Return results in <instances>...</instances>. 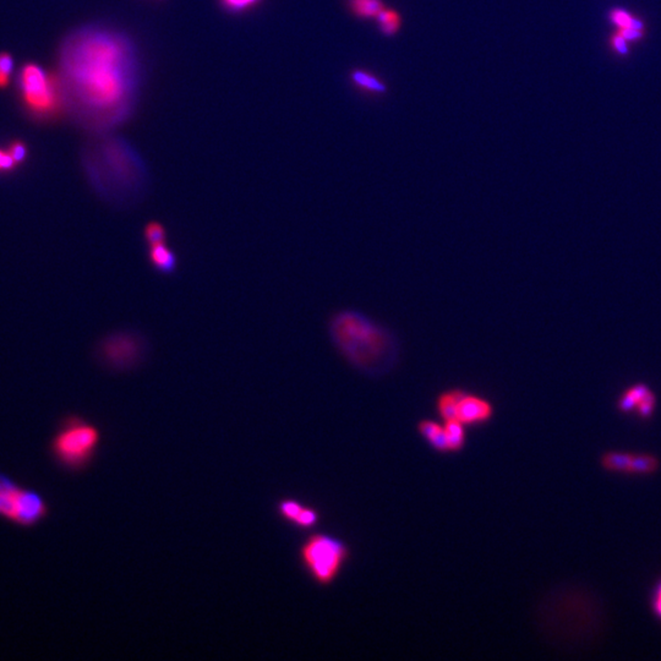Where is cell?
I'll list each match as a JSON object with an SVG mask.
<instances>
[{"label": "cell", "mask_w": 661, "mask_h": 661, "mask_svg": "<svg viewBox=\"0 0 661 661\" xmlns=\"http://www.w3.org/2000/svg\"><path fill=\"white\" fill-rule=\"evenodd\" d=\"M63 78L92 125L122 124L135 101L139 71L127 37L105 28L75 33L62 52Z\"/></svg>", "instance_id": "obj_1"}, {"label": "cell", "mask_w": 661, "mask_h": 661, "mask_svg": "<svg viewBox=\"0 0 661 661\" xmlns=\"http://www.w3.org/2000/svg\"><path fill=\"white\" fill-rule=\"evenodd\" d=\"M327 333L338 354L364 376L380 379L398 366L402 353L398 336L359 309L334 311Z\"/></svg>", "instance_id": "obj_2"}, {"label": "cell", "mask_w": 661, "mask_h": 661, "mask_svg": "<svg viewBox=\"0 0 661 661\" xmlns=\"http://www.w3.org/2000/svg\"><path fill=\"white\" fill-rule=\"evenodd\" d=\"M351 555V546L343 539L324 532L309 535L299 549L300 564L321 587L337 581Z\"/></svg>", "instance_id": "obj_3"}, {"label": "cell", "mask_w": 661, "mask_h": 661, "mask_svg": "<svg viewBox=\"0 0 661 661\" xmlns=\"http://www.w3.org/2000/svg\"><path fill=\"white\" fill-rule=\"evenodd\" d=\"M100 443L101 433L95 425L71 416L53 438L52 452L65 468L80 470L91 463Z\"/></svg>", "instance_id": "obj_4"}, {"label": "cell", "mask_w": 661, "mask_h": 661, "mask_svg": "<svg viewBox=\"0 0 661 661\" xmlns=\"http://www.w3.org/2000/svg\"><path fill=\"white\" fill-rule=\"evenodd\" d=\"M18 83L22 100L32 113L48 117L59 112L62 93L54 75L38 64L30 63L22 68Z\"/></svg>", "instance_id": "obj_5"}, {"label": "cell", "mask_w": 661, "mask_h": 661, "mask_svg": "<svg viewBox=\"0 0 661 661\" xmlns=\"http://www.w3.org/2000/svg\"><path fill=\"white\" fill-rule=\"evenodd\" d=\"M145 339L130 331L114 332L102 341L100 355L114 370L135 368L146 356Z\"/></svg>", "instance_id": "obj_6"}, {"label": "cell", "mask_w": 661, "mask_h": 661, "mask_svg": "<svg viewBox=\"0 0 661 661\" xmlns=\"http://www.w3.org/2000/svg\"><path fill=\"white\" fill-rule=\"evenodd\" d=\"M495 416V406L490 399L465 391L457 408L455 419L467 428H480L489 424Z\"/></svg>", "instance_id": "obj_7"}, {"label": "cell", "mask_w": 661, "mask_h": 661, "mask_svg": "<svg viewBox=\"0 0 661 661\" xmlns=\"http://www.w3.org/2000/svg\"><path fill=\"white\" fill-rule=\"evenodd\" d=\"M657 408V396L644 384H637L627 388L618 401V409L623 414L635 413L640 419H649Z\"/></svg>", "instance_id": "obj_8"}, {"label": "cell", "mask_w": 661, "mask_h": 661, "mask_svg": "<svg viewBox=\"0 0 661 661\" xmlns=\"http://www.w3.org/2000/svg\"><path fill=\"white\" fill-rule=\"evenodd\" d=\"M47 512V504L38 494L22 489L14 522L20 526H33L43 519Z\"/></svg>", "instance_id": "obj_9"}, {"label": "cell", "mask_w": 661, "mask_h": 661, "mask_svg": "<svg viewBox=\"0 0 661 661\" xmlns=\"http://www.w3.org/2000/svg\"><path fill=\"white\" fill-rule=\"evenodd\" d=\"M416 430L433 451L440 455H450L443 424L433 419H421L416 424Z\"/></svg>", "instance_id": "obj_10"}, {"label": "cell", "mask_w": 661, "mask_h": 661, "mask_svg": "<svg viewBox=\"0 0 661 661\" xmlns=\"http://www.w3.org/2000/svg\"><path fill=\"white\" fill-rule=\"evenodd\" d=\"M147 258H149L151 268H154V271L166 273V275L174 271L178 265L176 253L166 245V241L149 245Z\"/></svg>", "instance_id": "obj_11"}, {"label": "cell", "mask_w": 661, "mask_h": 661, "mask_svg": "<svg viewBox=\"0 0 661 661\" xmlns=\"http://www.w3.org/2000/svg\"><path fill=\"white\" fill-rule=\"evenodd\" d=\"M21 490V487L11 482L9 477L0 475V516L15 521Z\"/></svg>", "instance_id": "obj_12"}, {"label": "cell", "mask_w": 661, "mask_h": 661, "mask_svg": "<svg viewBox=\"0 0 661 661\" xmlns=\"http://www.w3.org/2000/svg\"><path fill=\"white\" fill-rule=\"evenodd\" d=\"M465 392V388L453 387V388L443 390L438 394L436 401H435V411L440 416V419H443V421L455 419L457 408Z\"/></svg>", "instance_id": "obj_13"}, {"label": "cell", "mask_w": 661, "mask_h": 661, "mask_svg": "<svg viewBox=\"0 0 661 661\" xmlns=\"http://www.w3.org/2000/svg\"><path fill=\"white\" fill-rule=\"evenodd\" d=\"M351 81L355 88L369 95H385L388 88L379 76L370 71L363 69H354L351 71Z\"/></svg>", "instance_id": "obj_14"}, {"label": "cell", "mask_w": 661, "mask_h": 661, "mask_svg": "<svg viewBox=\"0 0 661 661\" xmlns=\"http://www.w3.org/2000/svg\"><path fill=\"white\" fill-rule=\"evenodd\" d=\"M445 433H446L448 451L451 453H460L465 450L468 441L467 426L457 419L443 421Z\"/></svg>", "instance_id": "obj_15"}, {"label": "cell", "mask_w": 661, "mask_h": 661, "mask_svg": "<svg viewBox=\"0 0 661 661\" xmlns=\"http://www.w3.org/2000/svg\"><path fill=\"white\" fill-rule=\"evenodd\" d=\"M633 452L608 451L603 453L600 458L601 467L609 473L625 474L630 473V460Z\"/></svg>", "instance_id": "obj_16"}, {"label": "cell", "mask_w": 661, "mask_h": 661, "mask_svg": "<svg viewBox=\"0 0 661 661\" xmlns=\"http://www.w3.org/2000/svg\"><path fill=\"white\" fill-rule=\"evenodd\" d=\"M660 460L655 455L633 452L628 475H652L660 469Z\"/></svg>", "instance_id": "obj_17"}, {"label": "cell", "mask_w": 661, "mask_h": 661, "mask_svg": "<svg viewBox=\"0 0 661 661\" xmlns=\"http://www.w3.org/2000/svg\"><path fill=\"white\" fill-rule=\"evenodd\" d=\"M348 8L355 18L370 20L376 18L386 6L382 0H348Z\"/></svg>", "instance_id": "obj_18"}, {"label": "cell", "mask_w": 661, "mask_h": 661, "mask_svg": "<svg viewBox=\"0 0 661 661\" xmlns=\"http://www.w3.org/2000/svg\"><path fill=\"white\" fill-rule=\"evenodd\" d=\"M375 20L379 25V30L386 37H393L397 35L402 27V16L398 11L394 9L385 8L381 13L377 15Z\"/></svg>", "instance_id": "obj_19"}, {"label": "cell", "mask_w": 661, "mask_h": 661, "mask_svg": "<svg viewBox=\"0 0 661 661\" xmlns=\"http://www.w3.org/2000/svg\"><path fill=\"white\" fill-rule=\"evenodd\" d=\"M304 506L305 504H302V501H299V499H280L278 504H277V512H278V516L283 521L293 526L294 522L298 518L299 513L302 512Z\"/></svg>", "instance_id": "obj_20"}, {"label": "cell", "mask_w": 661, "mask_h": 661, "mask_svg": "<svg viewBox=\"0 0 661 661\" xmlns=\"http://www.w3.org/2000/svg\"><path fill=\"white\" fill-rule=\"evenodd\" d=\"M320 523V512L312 506H304L298 518L293 523V527L298 529L307 530L314 528Z\"/></svg>", "instance_id": "obj_21"}, {"label": "cell", "mask_w": 661, "mask_h": 661, "mask_svg": "<svg viewBox=\"0 0 661 661\" xmlns=\"http://www.w3.org/2000/svg\"><path fill=\"white\" fill-rule=\"evenodd\" d=\"M144 238H145L147 245H154V244L166 241V228L157 221H152V222L146 224L145 229H144Z\"/></svg>", "instance_id": "obj_22"}, {"label": "cell", "mask_w": 661, "mask_h": 661, "mask_svg": "<svg viewBox=\"0 0 661 661\" xmlns=\"http://www.w3.org/2000/svg\"><path fill=\"white\" fill-rule=\"evenodd\" d=\"M260 3L261 0H219L222 8L232 14L245 13L258 6Z\"/></svg>", "instance_id": "obj_23"}, {"label": "cell", "mask_w": 661, "mask_h": 661, "mask_svg": "<svg viewBox=\"0 0 661 661\" xmlns=\"http://www.w3.org/2000/svg\"><path fill=\"white\" fill-rule=\"evenodd\" d=\"M14 70V58L9 53H0V88L9 85L10 76Z\"/></svg>", "instance_id": "obj_24"}, {"label": "cell", "mask_w": 661, "mask_h": 661, "mask_svg": "<svg viewBox=\"0 0 661 661\" xmlns=\"http://www.w3.org/2000/svg\"><path fill=\"white\" fill-rule=\"evenodd\" d=\"M650 609L654 616L661 622V578L652 588V596H650Z\"/></svg>", "instance_id": "obj_25"}, {"label": "cell", "mask_w": 661, "mask_h": 661, "mask_svg": "<svg viewBox=\"0 0 661 661\" xmlns=\"http://www.w3.org/2000/svg\"><path fill=\"white\" fill-rule=\"evenodd\" d=\"M633 18H635L633 15H630V13H627L625 10L621 9L613 10V11H611V15H610L611 21H613L618 28L630 26V22H632Z\"/></svg>", "instance_id": "obj_26"}, {"label": "cell", "mask_w": 661, "mask_h": 661, "mask_svg": "<svg viewBox=\"0 0 661 661\" xmlns=\"http://www.w3.org/2000/svg\"><path fill=\"white\" fill-rule=\"evenodd\" d=\"M8 154L11 156L15 163H21L27 156V149L26 145L21 142V141H15L11 145H10L9 149H8Z\"/></svg>", "instance_id": "obj_27"}, {"label": "cell", "mask_w": 661, "mask_h": 661, "mask_svg": "<svg viewBox=\"0 0 661 661\" xmlns=\"http://www.w3.org/2000/svg\"><path fill=\"white\" fill-rule=\"evenodd\" d=\"M618 33H620L627 42L635 43V42H640L643 38L645 31L644 30H635L632 27H622V28H618Z\"/></svg>", "instance_id": "obj_28"}, {"label": "cell", "mask_w": 661, "mask_h": 661, "mask_svg": "<svg viewBox=\"0 0 661 661\" xmlns=\"http://www.w3.org/2000/svg\"><path fill=\"white\" fill-rule=\"evenodd\" d=\"M610 42H611V47L620 54H627V52H628V46H627L628 42L618 32L613 35Z\"/></svg>", "instance_id": "obj_29"}, {"label": "cell", "mask_w": 661, "mask_h": 661, "mask_svg": "<svg viewBox=\"0 0 661 661\" xmlns=\"http://www.w3.org/2000/svg\"><path fill=\"white\" fill-rule=\"evenodd\" d=\"M15 166H16V163L11 158V156L8 152H4V151L0 149V171H10Z\"/></svg>", "instance_id": "obj_30"}]
</instances>
